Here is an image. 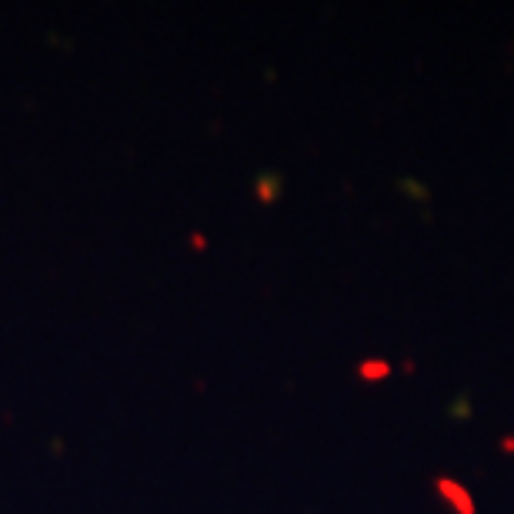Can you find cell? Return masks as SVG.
Listing matches in <instances>:
<instances>
[{
    "label": "cell",
    "instance_id": "cell-2",
    "mask_svg": "<svg viewBox=\"0 0 514 514\" xmlns=\"http://www.w3.org/2000/svg\"><path fill=\"white\" fill-rule=\"evenodd\" d=\"M387 371H391V367H387L384 361H378V364H361V374H364V378H384Z\"/></svg>",
    "mask_w": 514,
    "mask_h": 514
},
{
    "label": "cell",
    "instance_id": "cell-1",
    "mask_svg": "<svg viewBox=\"0 0 514 514\" xmlns=\"http://www.w3.org/2000/svg\"><path fill=\"white\" fill-rule=\"evenodd\" d=\"M438 491L448 497L455 508H461V514H475V504H471V497H468V491H464V488H457V484H451V481H444V477H441V481H438Z\"/></svg>",
    "mask_w": 514,
    "mask_h": 514
}]
</instances>
